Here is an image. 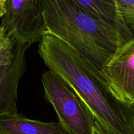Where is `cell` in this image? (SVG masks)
I'll return each mask as SVG.
<instances>
[{
    "label": "cell",
    "instance_id": "cell-1",
    "mask_svg": "<svg viewBox=\"0 0 134 134\" xmlns=\"http://www.w3.org/2000/svg\"><path fill=\"white\" fill-rule=\"evenodd\" d=\"M38 53L49 70L76 92L106 134H134V105L112 94L101 75L72 47L45 31Z\"/></svg>",
    "mask_w": 134,
    "mask_h": 134
},
{
    "label": "cell",
    "instance_id": "cell-2",
    "mask_svg": "<svg viewBox=\"0 0 134 134\" xmlns=\"http://www.w3.org/2000/svg\"><path fill=\"white\" fill-rule=\"evenodd\" d=\"M41 3L45 31L69 44L101 75L106 62L126 43L122 37L74 0H41Z\"/></svg>",
    "mask_w": 134,
    "mask_h": 134
},
{
    "label": "cell",
    "instance_id": "cell-3",
    "mask_svg": "<svg viewBox=\"0 0 134 134\" xmlns=\"http://www.w3.org/2000/svg\"><path fill=\"white\" fill-rule=\"evenodd\" d=\"M41 81L45 99L52 105L67 134H92L94 119L73 89L49 69L43 72Z\"/></svg>",
    "mask_w": 134,
    "mask_h": 134
},
{
    "label": "cell",
    "instance_id": "cell-4",
    "mask_svg": "<svg viewBox=\"0 0 134 134\" xmlns=\"http://www.w3.org/2000/svg\"><path fill=\"white\" fill-rule=\"evenodd\" d=\"M29 47L7 37L0 47V117L18 113L17 90L26 71Z\"/></svg>",
    "mask_w": 134,
    "mask_h": 134
},
{
    "label": "cell",
    "instance_id": "cell-5",
    "mask_svg": "<svg viewBox=\"0 0 134 134\" xmlns=\"http://www.w3.org/2000/svg\"><path fill=\"white\" fill-rule=\"evenodd\" d=\"M0 26L7 37L31 45L45 33L41 0H6Z\"/></svg>",
    "mask_w": 134,
    "mask_h": 134
},
{
    "label": "cell",
    "instance_id": "cell-6",
    "mask_svg": "<svg viewBox=\"0 0 134 134\" xmlns=\"http://www.w3.org/2000/svg\"><path fill=\"white\" fill-rule=\"evenodd\" d=\"M101 75L117 99L134 105V38L116 48L104 65Z\"/></svg>",
    "mask_w": 134,
    "mask_h": 134
},
{
    "label": "cell",
    "instance_id": "cell-7",
    "mask_svg": "<svg viewBox=\"0 0 134 134\" xmlns=\"http://www.w3.org/2000/svg\"><path fill=\"white\" fill-rule=\"evenodd\" d=\"M84 10L116 31L125 42L133 38L122 20L115 0H74Z\"/></svg>",
    "mask_w": 134,
    "mask_h": 134
},
{
    "label": "cell",
    "instance_id": "cell-8",
    "mask_svg": "<svg viewBox=\"0 0 134 134\" xmlns=\"http://www.w3.org/2000/svg\"><path fill=\"white\" fill-rule=\"evenodd\" d=\"M0 134H67L59 122L33 120L17 113L0 117Z\"/></svg>",
    "mask_w": 134,
    "mask_h": 134
},
{
    "label": "cell",
    "instance_id": "cell-9",
    "mask_svg": "<svg viewBox=\"0 0 134 134\" xmlns=\"http://www.w3.org/2000/svg\"><path fill=\"white\" fill-rule=\"evenodd\" d=\"M122 20L134 38V0H115Z\"/></svg>",
    "mask_w": 134,
    "mask_h": 134
},
{
    "label": "cell",
    "instance_id": "cell-10",
    "mask_svg": "<svg viewBox=\"0 0 134 134\" xmlns=\"http://www.w3.org/2000/svg\"><path fill=\"white\" fill-rule=\"evenodd\" d=\"M92 134H106L102 130L99 126L98 125L96 122H94V126L93 128V132Z\"/></svg>",
    "mask_w": 134,
    "mask_h": 134
},
{
    "label": "cell",
    "instance_id": "cell-11",
    "mask_svg": "<svg viewBox=\"0 0 134 134\" xmlns=\"http://www.w3.org/2000/svg\"><path fill=\"white\" fill-rule=\"evenodd\" d=\"M6 0H0V18L5 14L6 9Z\"/></svg>",
    "mask_w": 134,
    "mask_h": 134
},
{
    "label": "cell",
    "instance_id": "cell-12",
    "mask_svg": "<svg viewBox=\"0 0 134 134\" xmlns=\"http://www.w3.org/2000/svg\"><path fill=\"white\" fill-rule=\"evenodd\" d=\"M7 38V36L5 34V31L3 30V28L1 27V26H0V47L4 43V42L5 41V40Z\"/></svg>",
    "mask_w": 134,
    "mask_h": 134
}]
</instances>
